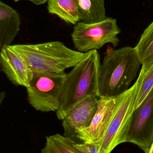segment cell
<instances>
[{
    "label": "cell",
    "mask_w": 153,
    "mask_h": 153,
    "mask_svg": "<svg viewBox=\"0 0 153 153\" xmlns=\"http://www.w3.org/2000/svg\"><path fill=\"white\" fill-rule=\"evenodd\" d=\"M146 73L142 68L135 83L127 91L118 96L112 119L100 143L99 153H111L118 146L125 143L126 135L135 110L137 92Z\"/></svg>",
    "instance_id": "cell-4"
},
{
    "label": "cell",
    "mask_w": 153,
    "mask_h": 153,
    "mask_svg": "<svg viewBox=\"0 0 153 153\" xmlns=\"http://www.w3.org/2000/svg\"><path fill=\"white\" fill-rule=\"evenodd\" d=\"M153 89V64L151 68L146 71V76L137 92L135 105V109L143 103Z\"/></svg>",
    "instance_id": "cell-16"
},
{
    "label": "cell",
    "mask_w": 153,
    "mask_h": 153,
    "mask_svg": "<svg viewBox=\"0 0 153 153\" xmlns=\"http://www.w3.org/2000/svg\"><path fill=\"white\" fill-rule=\"evenodd\" d=\"M135 48L141 60L142 68L147 71L153 64V21L144 30Z\"/></svg>",
    "instance_id": "cell-14"
},
{
    "label": "cell",
    "mask_w": 153,
    "mask_h": 153,
    "mask_svg": "<svg viewBox=\"0 0 153 153\" xmlns=\"http://www.w3.org/2000/svg\"><path fill=\"white\" fill-rule=\"evenodd\" d=\"M47 10L68 24L75 25L81 22L76 0H48Z\"/></svg>",
    "instance_id": "cell-13"
},
{
    "label": "cell",
    "mask_w": 153,
    "mask_h": 153,
    "mask_svg": "<svg viewBox=\"0 0 153 153\" xmlns=\"http://www.w3.org/2000/svg\"><path fill=\"white\" fill-rule=\"evenodd\" d=\"M101 65L99 52L92 50L66 74L60 106L56 112L58 120H63L74 106L87 97H99Z\"/></svg>",
    "instance_id": "cell-2"
},
{
    "label": "cell",
    "mask_w": 153,
    "mask_h": 153,
    "mask_svg": "<svg viewBox=\"0 0 153 153\" xmlns=\"http://www.w3.org/2000/svg\"><path fill=\"white\" fill-rule=\"evenodd\" d=\"M148 153H153V143L152 145V147H151V149H150V151H149Z\"/></svg>",
    "instance_id": "cell-19"
},
{
    "label": "cell",
    "mask_w": 153,
    "mask_h": 153,
    "mask_svg": "<svg viewBox=\"0 0 153 153\" xmlns=\"http://www.w3.org/2000/svg\"><path fill=\"white\" fill-rule=\"evenodd\" d=\"M10 46L33 73L64 72L66 69L74 67L88 54L72 50L58 41Z\"/></svg>",
    "instance_id": "cell-3"
},
{
    "label": "cell",
    "mask_w": 153,
    "mask_h": 153,
    "mask_svg": "<svg viewBox=\"0 0 153 153\" xmlns=\"http://www.w3.org/2000/svg\"><path fill=\"white\" fill-rule=\"evenodd\" d=\"M14 1H15L17 2L18 1H19V0H14Z\"/></svg>",
    "instance_id": "cell-20"
},
{
    "label": "cell",
    "mask_w": 153,
    "mask_h": 153,
    "mask_svg": "<svg viewBox=\"0 0 153 153\" xmlns=\"http://www.w3.org/2000/svg\"><path fill=\"white\" fill-rule=\"evenodd\" d=\"M136 145L148 153L153 143V89L143 103L135 110L125 143Z\"/></svg>",
    "instance_id": "cell-7"
},
{
    "label": "cell",
    "mask_w": 153,
    "mask_h": 153,
    "mask_svg": "<svg viewBox=\"0 0 153 153\" xmlns=\"http://www.w3.org/2000/svg\"><path fill=\"white\" fill-rule=\"evenodd\" d=\"M99 97L89 96L74 106L63 120L64 135L77 139L78 131L90 125L98 108Z\"/></svg>",
    "instance_id": "cell-9"
},
{
    "label": "cell",
    "mask_w": 153,
    "mask_h": 153,
    "mask_svg": "<svg viewBox=\"0 0 153 153\" xmlns=\"http://www.w3.org/2000/svg\"><path fill=\"white\" fill-rule=\"evenodd\" d=\"M141 65L135 47H124L108 52L101 65L99 98H116L127 91Z\"/></svg>",
    "instance_id": "cell-1"
},
{
    "label": "cell",
    "mask_w": 153,
    "mask_h": 153,
    "mask_svg": "<svg viewBox=\"0 0 153 153\" xmlns=\"http://www.w3.org/2000/svg\"><path fill=\"white\" fill-rule=\"evenodd\" d=\"M75 148L81 153H99L100 145L93 143H77L74 144Z\"/></svg>",
    "instance_id": "cell-17"
},
{
    "label": "cell",
    "mask_w": 153,
    "mask_h": 153,
    "mask_svg": "<svg viewBox=\"0 0 153 153\" xmlns=\"http://www.w3.org/2000/svg\"><path fill=\"white\" fill-rule=\"evenodd\" d=\"M79 18L85 23H96L107 19L105 0H76Z\"/></svg>",
    "instance_id": "cell-12"
},
{
    "label": "cell",
    "mask_w": 153,
    "mask_h": 153,
    "mask_svg": "<svg viewBox=\"0 0 153 153\" xmlns=\"http://www.w3.org/2000/svg\"><path fill=\"white\" fill-rule=\"evenodd\" d=\"M120 33L116 19L107 17L96 23L79 22L75 25L71 37L75 48L85 53L100 49L107 44L117 47L120 42L118 36Z\"/></svg>",
    "instance_id": "cell-6"
},
{
    "label": "cell",
    "mask_w": 153,
    "mask_h": 153,
    "mask_svg": "<svg viewBox=\"0 0 153 153\" xmlns=\"http://www.w3.org/2000/svg\"><path fill=\"white\" fill-rule=\"evenodd\" d=\"M27 1H29L36 5H41V4H44L46 2H47L48 0H27Z\"/></svg>",
    "instance_id": "cell-18"
},
{
    "label": "cell",
    "mask_w": 153,
    "mask_h": 153,
    "mask_svg": "<svg viewBox=\"0 0 153 153\" xmlns=\"http://www.w3.org/2000/svg\"><path fill=\"white\" fill-rule=\"evenodd\" d=\"M66 75L65 72L33 73L26 88L29 104L38 111L56 112L60 106Z\"/></svg>",
    "instance_id": "cell-5"
},
{
    "label": "cell",
    "mask_w": 153,
    "mask_h": 153,
    "mask_svg": "<svg viewBox=\"0 0 153 153\" xmlns=\"http://www.w3.org/2000/svg\"><path fill=\"white\" fill-rule=\"evenodd\" d=\"M0 66L1 71L13 84L26 88L28 86L33 73L10 46L1 49Z\"/></svg>",
    "instance_id": "cell-10"
},
{
    "label": "cell",
    "mask_w": 153,
    "mask_h": 153,
    "mask_svg": "<svg viewBox=\"0 0 153 153\" xmlns=\"http://www.w3.org/2000/svg\"><path fill=\"white\" fill-rule=\"evenodd\" d=\"M117 97L99 98L98 108L90 126L78 131L77 139L83 143L99 144L112 119L116 105Z\"/></svg>",
    "instance_id": "cell-8"
},
{
    "label": "cell",
    "mask_w": 153,
    "mask_h": 153,
    "mask_svg": "<svg viewBox=\"0 0 153 153\" xmlns=\"http://www.w3.org/2000/svg\"><path fill=\"white\" fill-rule=\"evenodd\" d=\"M21 22L19 13L0 1V49L11 45L19 33Z\"/></svg>",
    "instance_id": "cell-11"
},
{
    "label": "cell",
    "mask_w": 153,
    "mask_h": 153,
    "mask_svg": "<svg viewBox=\"0 0 153 153\" xmlns=\"http://www.w3.org/2000/svg\"><path fill=\"white\" fill-rule=\"evenodd\" d=\"M74 140L59 134L46 137V144L40 153H81L74 144Z\"/></svg>",
    "instance_id": "cell-15"
}]
</instances>
